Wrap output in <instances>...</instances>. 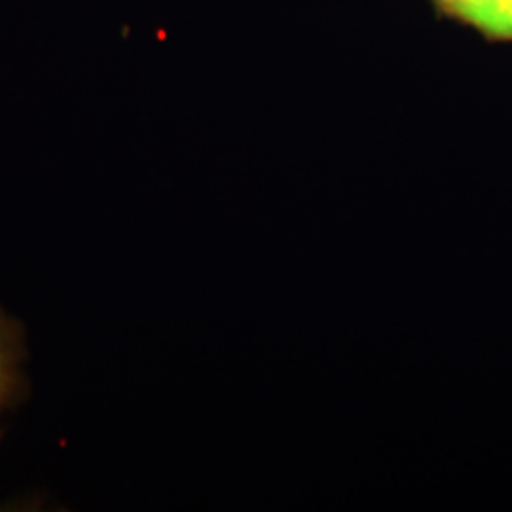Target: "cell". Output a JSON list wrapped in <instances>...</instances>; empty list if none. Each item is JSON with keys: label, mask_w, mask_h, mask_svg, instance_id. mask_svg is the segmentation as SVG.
<instances>
[{"label": "cell", "mask_w": 512, "mask_h": 512, "mask_svg": "<svg viewBox=\"0 0 512 512\" xmlns=\"http://www.w3.org/2000/svg\"><path fill=\"white\" fill-rule=\"evenodd\" d=\"M23 353L21 327L0 310V414L19 397Z\"/></svg>", "instance_id": "obj_1"}, {"label": "cell", "mask_w": 512, "mask_h": 512, "mask_svg": "<svg viewBox=\"0 0 512 512\" xmlns=\"http://www.w3.org/2000/svg\"><path fill=\"white\" fill-rule=\"evenodd\" d=\"M461 18L494 37L512 38V0H488Z\"/></svg>", "instance_id": "obj_2"}, {"label": "cell", "mask_w": 512, "mask_h": 512, "mask_svg": "<svg viewBox=\"0 0 512 512\" xmlns=\"http://www.w3.org/2000/svg\"><path fill=\"white\" fill-rule=\"evenodd\" d=\"M442 2H444V4H448L456 14L463 16L465 12L473 10V8L480 6V4H484V2H488V0H442Z\"/></svg>", "instance_id": "obj_3"}]
</instances>
